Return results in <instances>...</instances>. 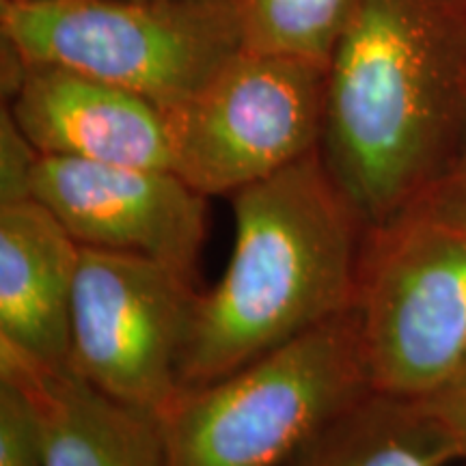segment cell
I'll return each instance as SVG.
<instances>
[{
	"mask_svg": "<svg viewBox=\"0 0 466 466\" xmlns=\"http://www.w3.org/2000/svg\"><path fill=\"white\" fill-rule=\"evenodd\" d=\"M33 199L80 247L141 255L197 281L208 197L175 171L42 156Z\"/></svg>",
	"mask_w": 466,
	"mask_h": 466,
	"instance_id": "ba28073f",
	"label": "cell"
},
{
	"mask_svg": "<svg viewBox=\"0 0 466 466\" xmlns=\"http://www.w3.org/2000/svg\"><path fill=\"white\" fill-rule=\"evenodd\" d=\"M231 209V258L197 300L182 391L242 370L357 300L365 229L319 151L233 192Z\"/></svg>",
	"mask_w": 466,
	"mask_h": 466,
	"instance_id": "7a4b0ae2",
	"label": "cell"
},
{
	"mask_svg": "<svg viewBox=\"0 0 466 466\" xmlns=\"http://www.w3.org/2000/svg\"><path fill=\"white\" fill-rule=\"evenodd\" d=\"M242 48L326 63L354 0H231Z\"/></svg>",
	"mask_w": 466,
	"mask_h": 466,
	"instance_id": "4fadbf2b",
	"label": "cell"
},
{
	"mask_svg": "<svg viewBox=\"0 0 466 466\" xmlns=\"http://www.w3.org/2000/svg\"><path fill=\"white\" fill-rule=\"evenodd\" d=\"M326 63L240 48L188 100L167 108L173 171L231 197L319 149Z\"/></svg>",
	"mask_w": 466,
	"mask_h": 466,
	"instance_id": "8992f818",
	"label": "cell"
},
{
	"mask_svg": "<svg viewBox=\"0 0 466 466\" xmlns=\"http://www.w3.org/2000/svg\"><path fill=\"white\" fill-rule=\"evenodd\" d=\"M462 460L425 400L370 391L346 408L289 466H450Z\"/></svg>",
	"mask_w": 466,
	"mask_h": 466,
	"instance_id": "7c38bea8",
	"label": "cell"
},
{
	"mask_svg": "<svg viewBox=\"0 0 466 466\" xmlns=\"http://www.w3.org/2000/svg\"><path fill=\"white\" fill-rule=\"evenodd\" d=\"M39 154L26 134L20 130L9 108L0 113V206L33 199L35 168Z\"/></svg>",
	"mask_w": 466,
	"mask_h": 466,
	"instance_id": "9a60e30c",
	"label": "cell"
},
{
	"mask_svg": "<svg viewBox=\"0 0 466 466\" xmlns=\"http://www.w3.org/2000/svg\"><path fill=\"white\" fill-rule=\"evenodd\" d=\"M0 376L20 382L42 412L46 466H167L158 415L108 398L67 365L0 346Z\"/></svg>",
	"mask_w": 466,
	"mask_h": 466,
	"instance_id": "8fae6325",
	"label": "cell"
},
{
	"mask_svg": "<svg viewBox=\"0 0 466 466\" xmlns=\"http://www.w3.org/2000/svg\"><path fill=\"white\" fill-rule=\"evenodd\" d=\"M464 141L466 0H354L318 151L365 233L415 212Z\"/></svg>",
	"mask_w": 466,
	"mask_h": 466,
	"instance_id": "6da1fadb",
	"label": "cell"
},
{
	"mask_svg": "<svg viewBox=\"0 0 466 466\" xmlns=\"http://www.w3.org/2000/svg\"><path fill=\"white\" fill-rule=\"evenodd\" d=\"M7 108L42 156L173 171L165 108L124 86L22 63Z\"/></svg>",
	"mask_w": 466,
	"mask_h": 466,
	"instance_id": "9c48e42d",
	"label": "cell"
},
{
	"mask_svg": "<svg viewBox=\"0 0 466 466\" xmlns=\"http://www.w3.org/2000/svg\"><path fill=\"white\" fill-rule=\"evenodd\" d=\"M412 214L466 225V141L447 177Z\"/></svg>",
	"mask_w": 466,
	"mask_h": 466,
	"instance_id": "2e32d148",
	"label": "cell"
},
{
	"mask_svg": "<svg viewBox=\"0 0 466 466\" xmlns=\"http://www.w3.org/2000/svg\"><path fill=\"white\" fill-rule=\"evenodd\" d=\"M425 401L450 428L462 451V460H466V367L450 384H445L439 393Z\"/></svg>",
	"mask_w": 466,
	"mask_h": 466,
	"instance_id": "e0dca14e",
	"label": "cell"
},
{
	"mask_svg": "<svg viewBox=\"0 0 466 466\" xmlns=\"http://www.w3.org/2000/svg\"><path fill=\"white\" fill-rule=\"evenodd\" d=\"M0 3H11V5H44V3H58V0H0Z\"/></svg>",
	"mask_w": 466,
	"mask_h": 466,
	"instance_id": "ac0fdd59",
	"label": "cell"
},
{
	"mask_svg": "<svg viewBox=\"0 0 466 466\" xmlns=\"http://www.w3.org/2000/svg\"><path fill=\"white\" fill-rule=\"evenodd\" d=\"M371 391L357 311L341 313L162 410L167 466H289Z\"/></svg>",
	"mask_w": 466,
	"mask_h": 466,
	"instance_id": "3957f363",
	"label": "cell"
},
{
	"mask_svg": "<svg viewBox=\"0 0 466 466\" xmlns=\"http://www.w3.org/2000/svg\"><path fill=\"white\" fill-rule=\"evenodd\" d=\"M3 42L22 63L106 80L173 108L242 48L231 0L0 3Z\"/></svg>",
	"mask_w": 466,
	"mask_h": 466,
	"instance_id": "277c9868",
	"label": "cell"
},
{
	"mask_svg": "<svg viewBox=\"0 0 466 466\" xmlns=\"http://www.w3.org/2000/svg\"><path fill=\"white\" fill-rule=\"evenodd\" d=\"M78 264L80 244L44 203L0 206V346L67 365Z\"/></svg>",
	"mask_w": 466,
	"mask_h": 466,
	"instance_id": "30bf717a",
	"label": "cell"
},
{
	"mask_svg": "<svg viewBox=\"0 0 466 466\" xmlns=\"http://www.w3.org/2000/svg\"><path fill=\"white\" fill-rule=\"evenodd\" d=\"M0 466H46L44 419L33 395L0 376Z\"/></svg>",
	"mask_w": 466,
	"mask_h": 466,
	"instance_id": "5bb4252c",
	"label": "cell"
},
{
	"mask_svg": "<svg viewBox=\"0 0 466 466\" xmlns=\"http://www.w3.org/2000/svg\"><path fill=\"white\" fill-rule=\"evenodd\" d=\"M195 283L162 261L80 247L69 370L108 398L160 415L182 391Z\"/></svg>",
	"mask_w": 466,
	"mask_h": 466,
	"instance_id": "52a82bcc",
	"label": "cell"
},
{
	"mask_svg": "<svg viewBox=\"0 0 466 466\" xmlns=\"http://www.w3.org/2000/svg\"><path fill=\"white\" fill-rule=\"evenodd\" d=\"M354 311L371 391L439 393L466 367V225L408 214L365 233Z\"/></svg>",
	"mask_w": 466,
	"mask_h": 466,
	"instance_id": "5b68a950",
	"label": "cell"
}]
</instances>
